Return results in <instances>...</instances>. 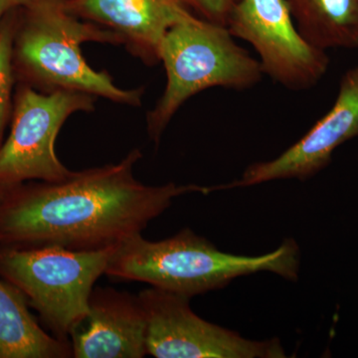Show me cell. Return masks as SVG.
I'll return each instance as SVG.
<instances>
[{
  "label": "cell",
  "instance_id": "cell-1",
  "mask_svg": "<svg viewBox=\"0 0 358 358\" xmlns=\"http://www.w3.org/2000/svg\"><path fill=\"white\" fill-rule=\"evenodd\" d=\"M141 157L134 148L117 164L73 171L58 182L11 188L0 208V244L115 246L143 232L181 195L210 193L197 185H143L134 171Z\"/></svg>",
  "mask_w": 358,
  "mask_h": 358
},
{
  "label": "cell",
  "instance_id": "cell-2",
  "mask_svg": "<svg viewBox=\"0 0 358 358\" xmlns=\"http://www.w3.org/2000/svg\"><path fill=\"white\" fill-rule=\"evenodd\" d=\"M300 252L293 240L261 256L225 253L192 230L160 241L141 233L117 245L105 275L121 281L147 282L155 288L192 299L223 288L236 278L271 272L296 280Z\"/></svg>",
  "mask_w": 358,
  "mask_h": 358
},
{
  "label": "cell",
  "instance_id": "cell-3",
  "mask_svg": "<svg viewBox=\"0 0 358 358\" xmlns=\"http://www.w3.org/2000/svg\"><path fill=\"white\" fill-rule=\"evenodd\" d=\"M15 26L13 62L20 74L46 93L75 91L138 107L143 89L115 86L107 72L92 69L82 55L85 42L120 44L109 30L71 13L66 0H31Z\"/></svg>",
  "mask_w": 358,
  "mask_h": 358
},
{
  "label": "cell",
  "instance_id": "cell-4",
  "mask_svg": "<svg viewBox=\"0 0 358 358\" xmlns=\"http://www.w3.org/2000/svg\"><path fill=\"white\" fill-rule=\"evenodd\" d=\"M159 62L166 86L148 114V131L159 143L181 106L204 90L243 91L253 88L264 73L258 59L235 42L227 27L193 15L174 24L162 40Z\"/></svg>",
  "mask_w": 358,
  "mask_h": 358
},
{
  "label": "cell",
  "instance_id": "cell-5",
  "mask_svg": "<svg viewBox=\"0 0 358 358\" xmlns=\"http://www.w3.org/2000/svg\"><path fill=\"white\" fill-rule=\"evenodd\" d=\"M115 246L72 250L58 245L0 247V275L24 294L56 338L69 341L89 312L95 282Z\"/></svg>",
  "mask_w": 358,
  "mask_h": 358
},
{
  "label": "cell",
  "instance_id": "cell-6",
  "mask_svg": "<svg viewBox=\"0 0 358 358\" xmlns=\"http://www.w3.org/2000/svg\"><path fill=\"white\" fill-rule=\"evenodd\" d=\"M96 96L82 92H18L10 134L0 147V185L6 189L27 180L58 182L69 171L56 155L55 143L66 120L94 110Z\"/></svg>",
  "mask_w": 358,
  "mask_h": 358
},
{
  "label": "cell",
  "instance_id": "cell-7",
  "mask_svg": "<svg viewBox=\"0 0 358 358\" xmlns=\"http://www.w3.org/2000/svg\"><path fill=\"white\" fill-rule=\"evenodd\" d=\"M147 319V352L157 358H282L278 339L252 341L207 322L190 299L150 287L138 294Z\"/></svg>",
  "mask_w": 358,
  "mask_h": 358
},
{
  "label": "cell",
  "instance_id": "cell-8",
  "mask_svg": "<svg viewBox=\"0 0 358 358\" xmlns=\"http://www.w3.org/2000/svg\"><path fill=\"white\" fill-rule=\"evenodd\" d=\"M226 27L255 49L264 75L285 88L310 90L326 76L327 51L301 36L285 0H241Z\"/></svg>",
  "mask_w": 358,
  "mask_h": 358
},
{
  "label": "cell",
  "instance_id": "cell-9",
  "mask_svg": "<svg viewBox=\"0 0 358 358\" xmlns=\"http://www.w3.org/2000/svg\"><path fill=\"white\" fill-rule=\"evenodd\" d=\"M358 136V65L346 71L333 107L300 141L279 157L247 167L241 178L226 188L249 187L282 179H307L329 164L334 150Z\"/></svg>",
  "mask_w": 358,
  "mask_h": 358
},
{
  "label": "cell",
  "instance_id": "cell-10",
  "mask_svg": "<svg viewBox=\"0 0 358 358\" xmlns=\"http://www.w3.org/2000/svg\"><path fill=\"white\" fill-rule=\"evenodd\" d=\"M75 358H143L147 319L138 296L112 288H94L86 319L71 334Z\"/></svg>",
  "mask_w": 358,
  "mask_h": 358
},
{
  "label": "cell",
  "instance_id": "cell-11",
  "mask_svg": "<svg viewBox=\"0 0 358 358\" xmlns=\"http://www.w3.org/2000/svg\"><path fill=\"white\" fill-rule=\"evenodd\" d=\"M66 4L78 17L109 30L150 65L159 62L166 32L193 15L182 0H66Z\"/></svg>",
  "mask_w": 358,
  "mask_h": 358
},
{
  "label": "cell",
  "instance_id": "cell-12",
  "mask_svg": "<svg viewBox=\"0 0 358 358\" xmlns=\"http://www.w3.org/2000/svg\"><path fill=\"white\" fill-rule=\"evenodd\" d=\"M28 305L20 289L0 280V358L73 357L70 341L47 334Z\"/></svg>",
  "mask_w": 358,
  "mask_h": 358
},
{
  "label": "cell",
  "instance_id": "cell-13",
  "mask_svg": "<svg viewBox=\"0 0 358 358\" xmlns=\"http://www.w3.org/2000/svg\"><path fill=\"white\" fill-rule=\"evenodd\" d=\"M285 1L296 29L315 48H358V0Z\"/></svg>",
  "mask_w": 358,
  "mask_h": 358
},
{
  "label": "cell",
  "instance_id": "cell-14",
  "mask_svg": "<svg viewBox=\"0 0 358 358\" xmlns=\"http://www.w3.org/2000/svg\"><path fill=\"white\" fill-rule=\"evenodd\" d=\"M8 15V14H7ZM2 21L0 26V147L11 108L13 85V41L15 24L13 20Z\"/></svg>",
  "mask_w": 358,
  "mask_h": 358
},
{
  "label": "cell",
  "instance_id": "cell-15",
  "mask_svg": "<svg viewBox=\"0 0 358 358\" xmlns=\"http://www.w3.org/2000/svg\"><path fill=\"white\" fill-rule=\"evenodd\" d=\"M188 8L199 14L202 20L225 26L230 14L241 0H182Z\"/></svg>",
  "mask_w": 358,
  "mask_h": 358
},
{
  "label": "cell",
  "instance_id": "cell-16",
  "mask_svg": "<svg viewBox=\"0 0 358 358\" xmlns=\"http://www.w3.org/2000/svg\"><path fill=\"white\" fill-rule=\"evenodd\" d=\"M31 0H0V26L7 14L22 8L29 4Z\"/></svg>",
  "mask_w": 358,
  "mask_h": 358
},
{
  "label": "cell",
  "instance_id": "cell-17",
  "mask_svg": "<svg viewBox=\"0 0 358 358\" xmlns=\"http://www.w3.org/2000/svg\"><path fill=\"white\" fill-rule=\"evenodd\" d=\"M8 192V189H6V187H3V186L0 185V208H1L2 205H3L4 202H6Z\"/></svg>",
  "mask_w": 358,
  "mask_h": 358
}]
</instances>
